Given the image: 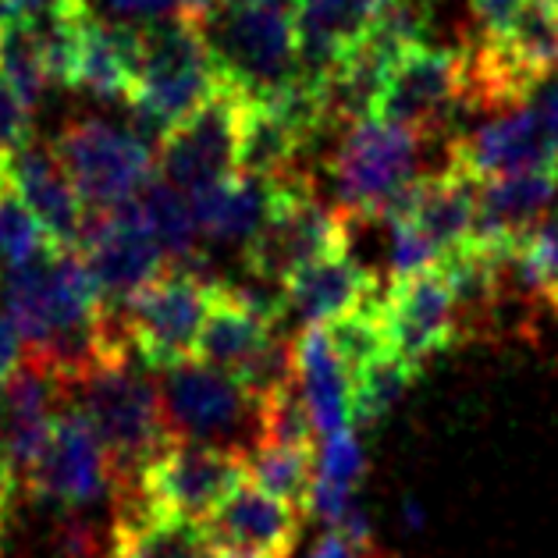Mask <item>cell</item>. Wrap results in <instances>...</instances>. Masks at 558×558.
Instances as JSON below:
<instances>
[{"instance_id": "1", "label": "cell", "mask_w": 558, "mask_h": 558, "mask_svg": "<svg viewBox=\"0 0 558 558\" xmlns=\"http://www.w3.org/2000/svg\"><path fill=\"white\" fill-rule=\"evenodd\" d=\"M68 391L78 395V410L100 434L114 470V492H132L154 459L174 441L160 405V388L125 360L97 366Z\"/></svg>"}, {"instance_id": "2", "label": "cell", "mask_w": 558, "mask_h": 558, "mask_svg": "<svg viewBox=\"0 0 558 558\" xmlns=\"http://www.w3.org/2000/svg\"><path fill=\"white\" fill-rule=\"evenodd\" d=\"M228 89L250 104L270 97L299 75V29L289 0L242 8H207L193 19Z\"/></svg>"}, {"instance_id": "3", "label": "cell", "mask_w": 558, "mask_h": 558, "mask_svg": "<svg viewBox=\"0 0 558 558\" xmlns=\"http://www.w3.org/2000/svg\"><path fill=\"white\" fill-rule=\"evenodd\" d=\"M338 253H349V221L317 199L310 174L289 171L278 179V207L267 228L246 250V270L270 284H284L295 270Z\"/></svg>"}, {"instance_id": "4", "label": "cell", "mask_w": 558, "mask_h": 558, "mask_svg": "<svg viewBox=\"0 0 558 558\" xmlns=\"http://www.w3.org/2000/svg\"><path fill=\"white\" fill-rule=\"evenodd\" d=\"M221 75L210 61L207 39L193 19H171L143 29V72L132 100L135 107H146L157 114L168 129H179L182 121L193 118L199 107H207Z\"/></svg>"}, {"instance_id": "5", "label": "cell", "mask_w": 558, "mask_h": 558, "mask_svg": "<svg viewBox=\"0 0 558 558\" xmlns=\"http://www.w3.org/2000/svg\"><path fill=\"white\" fill-rule=\"evenodd\" d=\"M420 140L402 125H388L380 118H366L352 125L328 160L338 214L377 217L391 196L413 185L420 174Z\"/></svg>"}, {"instance_id": "6", "label": "cell", "mask_w": 558, "mask_h": 558, "mask_svg": "<svg viewBox=\"0 0 558 558\" xmlns=\"http://www.w3.org/2000/svg\"><path fill=\"white\" fill-rule=\"evenodd\" d=\"M53 154L86 210H114L121 203L140 199L143 189L157 179L154 154L135 140L129 125H111L104 118L68 121Z\"/></svg>"}, {"instance_id": "7", "label": "cell", "mask_w": 558, "mask_h": 558, "mask_svg": "<svg viewBox=\"0 0 558 558\" xmlns=\"http://www.w3.org/2000/svg\"><path fill=\"white\" fill-rule=\"evenodd\" d=\"M217 281H203L189 270L171 267L121 310L129 345L140 352L146 371L168 374L171 366L196 360V342L210 317Z\"/></svg>"}, {"instance_id": "8", "label": "cell", "mask_w": 558, "mask_h": 558, "mask_svg": "<svg viewBox=\"0 0 558 558\" xmlns=\"http://www.w3.org/2000/svg\"><path fill=\"white\" fill-rule=\"evenodd\" d=\"M242 484H250L246 448L242 445L174 438L132 492H140L157 512L207 520Z\"/></svg>"}, {"instance_id": "9", "label": "cell", "mask_w": 558, "mask_h": 558, "mask_svg": "<svg viewBox=\"0 0 558 558\" xmlns=\"http://www.w3.org/2000/svg\"><path fill=\"white\" fill-rule=\"evenodd\" d=\"M78 253L97 281L104 306H125L146 284L168 275V253L149 231L140 199L114 210H86Z\"/></svg>"}, {"instance_id": "10", "label": "cell", "mask_w": 558, "mask_h": 558, "mask_svg": "<svg viewBox=\"0 0 558 558\" xmlns=\"http://www.w3.org/2000/svg\"><path fill=\"white\" fill-rule=\"evenodd\" d=\"M466 107V50L416 47L395 61L377 114L388 125L434 135Z\"/></svg>"}, {"instance_id": "11", "label": "cell", "mask_w": 558, "mask_h": 558, "mask_svg": "<svg viewBox=\"0 0 558 558\" xmlns=\"http://www.w3.org/2000/svg\"><path fill=\"white\" fill-rule=\"evenodd\" d=\"M246 104V97H239L235 89L221 83L207 107H199L193 118L171 129L157 154L160 179L182 189L185 196H193L199 189L239 174V135Z\"/></svg>"}, {"instance_id": "12", "label": "cell", "mask_w": 558, "mask_h": 558, "mask_svg": "<svg viewBox=\"0 0 558 558\" xmlns=\"http://www.w3.org/2000/svg\"><path fill=\"white\" fill-rule=\"evenodd\" d=\"M29 492L64 509H83L100 501L114 487V470L107 459L93 420L78 405H61L50 441L36 466L25 473Z\"/></svg>"}, {"instance_id": "13", "label": "cell", "mask_w": 558, "mask_h": 558, "mask_svg": "<svg viewBox=\"0 0 558 558\" xmlns=\"http://www.w3.org/2000/svg\"><path fill=\"white\" fill-rule=\"evenodd\" d=\"M160 405L171 434L185 441L217 445V438L246 427L250 416L256 420V402L239 385V377L214 371L199 360L171 366L160 380Z\"/></svg>"}, {"instance_id": "14", "label": "cell", "mask_w": 558, "mask_h": 558, "mask_svg": "<svg viewBox=\"0 0 558 558\" xmlns=\"http://www.w3.org/2000/svg\"><path fill=\"white\" fill-rule=\"evenodd\" d=\"M385 331L388 345L416 371L441 349L459 342V306L441 270H424L385 284Z\"/></svg>"}, {"instance_id": "15", "label": "cell", "mask_w": 558, "mask_h": 558, "mask_svg": "<svg viewBox=\"0 0 558 558\" xmlns=\"http://www.w3.org/2000/svg\"><path fill=\"white\" fill-rule=\"evenodd\" d=\"M448 165L484 185L509 179V174L558 168V149L544 135L534 111L515 107V111H501L484 125L470 129L466 135H452Z\"/></svg>"}, {"instance_id": "16", "label": "cell", "mask_w": 558, "mask_h": 558, "mask_svg": "<svg viewBox=\"0 0 558 558\" xmlns=\"http://www.w3.org/2000/svg\"><path fill=\"white\" fill-rule=\"evenodd\" d=\"M555 203H558V168L523 171V174H509V179L484 182L470 246L506 260L530 231L555 210Z\"/></svg>"}, {"instance_id": "17", "label": "cell", "mask_w": 558, "mask_h": 558, "mask_svg": "<svg viewBox=\"0 0 558 558\" xmlns=\"http://www.w3.org/2000/svg\"><path fill=\"white\" fill-rule=\"evenodd\" d=\"M299 509L270 498L253 484H242L207 520L221 558H289L299 541Z\"/></svg>"}, {"instance_id": "18", "label": "cell", "mask_w": 558, "mask_h": 558, "mask_svg": "<svg viewBox=\"0 0 558 558\" xmlns=\"http://www.w3.org/2000/svg\"><path fill=\"white\" fill-rule=\"evenodd\" d=\"M8 179L19 189L22 203L33 210V217L39 221V228L47 231V239L53 246L78 250V239H83V225H86V207H83V199H78L75 185L68 182L53 146L29 143L8 165Z\"/></svg>"}, {"instance_id": "19", "label": "cell", "mask_w": 558, "mask_h": 558, "mask_svg": "<svg viewBox=\"0 0 558 558\" xmlns=\"http://www.w3.org/2000/svg\"><path fill=\"white\" fill-rule=\"evenodd\" d=\"M380 289L377 275L363 267L352 253H338L317 260L284 281V306L303 328H328L345 317Z\"/></svg>"}, {"instance_id": "20", "label": "cell", "mask_w": 558, "mask_h": 558, "mask_svg": "<svg viewBox=\"0 0 558 558\" xmlns=\"http://www.w3.org/2000/svg\"><path fill=\"white\" fill-rule=\"evenodd\" d=\"M385 0H295L299 75L324 83L342 53L360 47Z\"/></svg>"}, {"instance_id": "21", "label": "cell", "mask_w": 558, "mask_h": 558, "mask_svg": "<svg viewBox=\"0 0 558 558\" xmlns=\"http://www.w3.org/2000/svg\"><path fill=\"white\" fill-rule=\"evenodd\" d=\"M111 548L129 558H221L203 520L157 512L140 492L118 495Z\"/></svg>"}, {"instance_id": "22", "label": "cell", "mask_w": 558, "mask_h": 558, "mask_svg": "<svg viewBox=\"0 0 558 558\" xmlns=\"http://www.w3.org/2000/svg\"><path fill=\"white\" fill-rule=\"evenodd\" d=\"M189 203H193L203 239L250 250L278 207V179L231 174L225 182L199 189L189 196Z\"/></svg>"}, {"instance_id": "23", "label": "cell", "mask_w": 558, "mask_h": 558, "mask_svg": "<svg viewBox=\"0 0 558 558\" xmlns=\"http://www.w3.org/2000/svg\"><path fill=\"white\" fill-rule=\"evenodd\" d=\"M143 72V29L140 25L104 22L89 11L83 22L75 89H86L97 100H132Z\"/></svg>"}, {"instance_id": "24", "label": "cell", "mask_w": 558, "mask_h": 558, "mask_svg": "<svg viewBox=\"0 0 558 558\" xmlns=\"http://www.w3.org/2000/svg\"><path fill=\"white\" fill-rule=\"evenodd\" d=\"M476 203H481V182H473L470 174L448 165L438 174L420 179L413 210L405 221L424 231L427 242L445 260L448 253L470 246L476 225Z\"/></svg>"}, {"instance_id": "25", "label": "cell", "mask_w": 558, "mask_h": 558, "mask_svg": "<svg viewBox=\"0 0 558 558\" xmlns=\"http://www.w3.org/2000/svg\"><path fill=\"white\" fill-rule=\"evenodd\" d=\"M295 371L313 427L324 438L349 430L352 420V374L335 356L324 328H303L295 338Z\"/></svg>"}, {"instance_id": "26", "label": "cell", "mask_w": 558, "mask_h": 558, "mask_svg": "<svg viewBox=\"0 0 558 558\" xmlns=\"http://www.w3.org/2000/svg\"><path fill=\"white\" fill-rule=\"evenodd\" d=\"M275 324H267L260 313H253L246 303H239L235 292L225 281H217L210 317L203 324L199 342H196V360L239 377L253 356L260 352L270 338H275Z\"/></svg>"}, {"instance_id": "27", "label": "cell", "mask_w": 558, "mask_h": 558, "mask_svg": "<svg viewBox=\"0 0 558 558\" xmlns=\"http://www.w3.org/2000/svg\"><path fill=\"white\" fill-rule=\"evenodd\" d=\"M303 140L264 104H246L239 135V174L256 179H284L295 171V157L303 154Z\"/></svg>"}, {"instance_id": "28", "label": "cell", "mask_w": 558, "mask_h": 558, "mask_svg": "<svg viewBox=\"0 0 558 558\" xmlns=\"http://www.w3.org/2000/svg\"><path fill=\"white\" fill-rule=\"evenodd\" d=\"M313 448H284V445H250L246 470L250 484L267 492L270 498L289 501L292 509L306 512L317 466H313Z\"/></svg>"}, {"instance_id": "29", "label": "cell", "mask_w": 558, "mask_h": 558, "mask_svg": "<svg viewBox=\"0 0 558 558\" xmlns=\"http://www.w3.org/2000/svg\"><path fill=\"white\" fill-rule=\"evenodd\" d=\"M501 47L523 72L544 83L558 72V0H526L512 29L501 36Z\"/></svg>"}, {"instance_id": "30", "label": "cell", "mask_w": 558, "mask_h": 558, "mask_svg": "<svg viewBox=\"0 0 558 558\" xmlns=\"http://www.w3.org/2000/svg\"><path fill=\"white\" fill-rule=\"evenodd\" d=\"M140 207H143L149 231H154V239L160 242V250H165L174 264H182L189 256L199 253L203 235H199L193 203H189L182 189H174L171 182H165L157 174V179L143 189Z\"/></svg>"}, {"instance_id": "31", "label": "cell", "mask_w": 558, "mask_h": 558, "mask_svg": "<svg viewBox=\"0 0 558 558\" xmlns=\"http://www.w3.org/2000/svg\"><path fill=\"white\" fill-rule=\"evenodd\" d=\"M324 331H328L335 356L342 360V366L352 377H356L363 366H371L377 356H385L391 349L388 331H385V289H377L363 306L345 313V317L331 320Z\"/></svg>"}, {"instance_id": "32", "label": "cell", "mask_w": 558, "mask_h": 558, "mask_svg": "<svg viewBox=\"0 0 558 558\" xmlns=\"http://www.w3.org/2000/svg\"><path fill=\"white\" fill-rule=\"evenodd\" d=\"M420 371L416 366L405 363L399 352L388 349L385 356H377L371 366L352 377V420L360 424H380L395 405L402 402V395L410 391L413 377Z\"/></svg>"}, {"instance_id": "33", "label": "cell", "mask_w": 558, "mask_h": 558, "mask_svg": "<svg viewBox=\"0 0 558 558\" xmlns=\"http://www.w3.org/2000/svg\"><path fill=\"white\" fill-rule=\"evenodd\" d=\"M0 75L15 86L19 97L36 107L47 89V68H44V50H39L36 25L22 15H11L8 25L0 29Z\"/></svg>"}, {"instance_id": "34", "label": "cell", "mask_w": 558, "mask_h": 558, "mask_svg": "<svg viewBox=\"0 0 558 558\" xmlns=\"http://www.w3.org/2000/svg\"><path fill=\"white\" fill-rule=\"evenodd\" d=\"M256 438L253 445H284V448H313L317 427L306 410L303 388L299 380L284 385L281 391L267 395L264 402H256Z\"/></svg>"}, {"instance_id": "35", "label": "cell", "mask_w": 558, "mask_h": 558, "mask_svg": "<svg viewBox=\"0 0 558 558\" xmlns=\"http://www.w3.org/2000/svg\"><path fill=\"white\" fill-rule=\"evenodd\" d=\"M47 246H53V242L47 239V231L39 228L33 210L22 203L19 189L4 174L0 179V275L36 260Z\"/></svg>"}, {"instance_id": "36", "label": "cell", "mask_w": 558, "mask_h": 558, "mask_svg": "<svg viewBox=\"0 0 558 558\" xmlns=\"http://www.w3.org/2000/svg\"><path fill=\"white\" fill-rule=\"evenodd\" d=\"M434 22V0H385L377 11L366 39L388 50L391 58H402L416 47H427V33Z\"/></svg>"}, {"instance_id": "37", "label": "cell", "mask_w": 558, "mask_h": 558, "mask_svg": "<svg viewBox=\"0 0 558 558\" xmlns=\"http://www.w3.org/2000/svg\"><path fill=\"white\" fill-rule=\"evenodd\" d=\"M363 476H366V452L356 434L338 430L331 438H324L320 456H317V484L356 495Z\"/></svg>"}, {"instance_id": "38", "label": "cell", "mask_w": 558, "mask_h": 558, "mask_svg": "<svg viewBox=\"0 0 558 558\" xmlns=\"http://www.w3.org/2000/svg\"><path fill=\"white\" fill-rule=\"evenodd\" d=\"M33 132V107L25 104L15 86L0 75V168L8 171V165L15 160L25 146H29Z\"/></svg>"}, {"instance_id": "39", "label": "cell", "mask_w": 558, "mask_h": 558, "mask_svg": "<svg viewBox=\"0 0 558 558\" xmlns=\"http://www.w3.org/2000/svg\"><path fill=\"white\" fill-rule=\"evenodd\" d=\"M86 8L104 22L140 25V29L185 15V0H86Z\"/></svg>"}, {"instance_id": "40", "label": "cell", "mask_w": 558, "mask_h": 558, "mask_svg": "<svg viewBox=\"0 0 558 558\" xmlns=\"http://www.w3.org/2000/svg\"><path fill=\"white\" fill-rule=\"evenodd\" d=\"M526 0H470V15L481 39H501L509 29L515 15L523 11Z\"/></svg>"}, {"instance_id": "41", "label": "cell", "mask_w": 558, "mask_h": 558, "mask_svg": "<svg viewBox=\"0 0 558 558\" xmlns=\"http://www.w3.org/2000/svg\"><path fill=\"white\" fill-rule=\"evenodd\" d=\"M526 107L534 111L544 135H548L551 146L558 149V72L544 78V83H537L534 97L526 100Z\"/></svg>"}, {"instance_id": "42", "label": "cell", "mask_w": 558, "mask_h": 558, "mask_svg": "<svg viewBox=\"0 0 558 558\" xmlns=\"http://www.w3.org/2000/svg\"><path fill=\"white\" fill-rule=\"evenodd\" d=\"M22 360H25L22 338H19L15 324H11L8 313L0 310V388H4L11 377H15V371L22 366Z\"/></svg>"}, {"instance_id": "43", "label": "cell", "mask_w": 558, "mask_h": 558, "mask_svg": "<svg viewBox=\"0 0 558 558\" xmlns=\"http://www.w3.org/2000/svg\"><path fill=\"white\" fill-rule=\"evenodd\" d=\"M86 0H11V15H22V19H53V15H83Z\"/></svg>"}, {"instance_id": "44", "label": "cell", "mask_w": 558, "mask_h": 558, "mask_svg": "<svg viewBox=\"0 0 558 558\" xmlns=\"http://www.w3.org/2000/svg\"><path fill=\"white\" fill-rule=\"evenodd\" d=\"M310 558H388V555H380L377 548H356V544L345 541L342 534L328 530V534L317 541V548L310 551Z\"/></svg>"}, {"instance_id": "45", "label": "cell", "mask_w": 558, "mask_h": 558, "mask_svg": "<svg viewBox=\"0 0 558 558\" xmlns=\"http://www.w3.org/2000/svg\"><path fill=\"white\" fill-rule=\"evenodd\" d=\"M15 492H19V473H15V466H11L4 456H0V523H4V515L11 512Z\"/></svg>"}, {"instance_id": "46", "label": "cell", "mask_w": 558, "mask_h": 558, "mask_svg": "<svg viewBox=\"0 0 558 558\" xmlns=\"http://www.w3.org/2000/svg\"><path fill=\"white\" fill-rule=\"evenodd\" d=\"M242 4H267V0H185V19H196L207 8H242Z\"/></svg>"}, {"instance_id": "47", "label": "cell", "mask_w": 558, "mask_h": 558, "mask_svg": "<svg viewBox=\"0 0 558 558\" xmlns=\"http://www.w3.org/2000/svg\"><path fill=\"white\" fill-rule=\"evenodd\" d=\"M402 520H405V526H410V530H424L427 512H424V506H420L416 498H405L402 501Z\"/></svg>"}, {"instance_id": "48", "label": "cell", "mask_w": 558, "mask_h": 558, "mask_svg": "<svg viewBox=\"0 0 558 558\" xmlns=\"http://www.w3.org/2000/svg\"><path fill=\"white\" fill-rule=\"evenodd\" d=\"M8 19H11V0H0V29L8 25Z\"/></svg>"}, {"instance_id": "49", "label": "cell", "mask_w": 558, "mask_h": 558, "mask_svg": "<svg viewBox=\"0 0 558 558\" xmlns=\"http://www.w3.org/2000/svg\"><path fill=\"white\" fill-rule=\"evenodd\" d=\"M107 558H129V555H121L118 548H111V551H107Z\"/></svg>"}]
</instances>
